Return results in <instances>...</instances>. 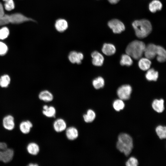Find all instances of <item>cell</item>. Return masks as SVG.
I'll return each mask as SVG.
<instances>
[{"label":"cell","mask_w":166,"mask_h":166,"mask_svg":"<svg viewBox=\"0 0 166 166\" xmlns=\"http://www.w3.org/2000/svg\"><path fill=\"white\" fill-rule=\"evenodd\" d=\"M117 149L128 156L131 152L133 147V140L132 137L126 133H121L118 137L116 144Z\"/></svg>","instance_id":"1"},{"label":"cell","mask_w":166,"mask_h":166,"mask_svg":"<svg viewBox=\"0 0 166 166\" xmlns=\"http://www.w3.org/2000/svg\"><path fill=\"white\" fill-rule=\"evenodd\" d=\"M132 26L136 36L140 38L147 37L152 30L150 22L146 19L136 20L132 23Z\"/></svg>","instance_id":"2"},{"label":"cell","mask_w":166,"mask_h":166,"mask_svg":"<svg viewBox=\"0 0 166 166\" xmlns=\"http://www.w3.org/2000/svg\"><path fill=\"white\" fill-rule=\"evenodd\" d=\"M146 45L142 41L135 40L132 41L127 45L125 50L126 54L133 58L138 60L141 58Z\"/></svg>","instance_id":"3"},{"label":"cell","mask_w":166,"mask_h":166,"mask_svg":"<svg viewBox=\"0 0 166 166\" xmlns=\"http://www.w3.org/2000/svg\"><path fill=\"white\" fill-rule=\"evenodd\" d=\"M14 156L13 150L8 148L6 143L0 142V161L8 163L12 160Z\"/></svg>","instance_id":"4"},{"label":"cell","mask_w":166,"mask_h":166,"mask_svg":"<svg viewBox=\"0 0 166 166\" xmlns=\"http://www.w3.org/2000/svg\"><path fill=\"white\" fill-rule=\"evenodd\" d=\"M132 92V88L129 85H124L119 87L117 90V93L119 98L122 100L129 99Z\"/></svg>","instance_id":"5"},{"label":"cell","mask_w":166,"mask_h":166,"mask_svg":"<svg viewBox=\"0 0 166 166\" xmlns=\"http://www.w3.org/2000/svg\"><path fill=\"white\" fill-rule=\"evenodd\" d=\"M109 26L115 34H120L125 29L124 25L120 21L117 19H113L108 23Z\"/></svg>","instance_id":"6"},{"label":"cell","mask_w":166,"mask_h":166,"mask_svg":"<svg viewBox=\"0 0 166 166\" xmlns=\"http://www.w3.org/2000/svg\"><path fill=\"white\" fill-rule=\"evenodd\" d=\"M9 15L10 22L13 24H18L27 21H34L32 19L18 13L13 14Z\"/></svg>","instance_id":"7"},{"label":"cell","mask_w":166,"mask_h":166,"mask_svg":"<svg viewBox=\"0 0 166 166\" xmlns=\"http://www.w3.org/2000/svg\"><path fill=\"white\" fill-rule=\"evenodd\" d=\"M157 45L149 44L146 46L144 53L146 57L150 60L154 59L156 55Z\"/></svg>","instance_id":"8"},{"label":"cell","mask_w":166,"mask_h":166,"mask_svg":"<svg viewBox=\"0 0 166 166\" xmlns=\"http://www.w3.org/2000/svg\"><path fill=\"white\" fill-rule=\"evenodd\" d=\"M68 57L69 60L71 63L80 64L81 63V61L84 58V55L81 52H78L73 51L70 52Z\"/></svg>","instance_id":"9"},{"label":"cell","mask_w":166,"mask_h":166,"mask_svg":"<svg viewBox=\"0 0 166 166\" xmlns=\"http://www.w3.org/2000/svg\"><path fill=\"white\" fill-rule=\"evenodd\" d=\"M2 122L3 127L6 130L11 131L14 128V118L10 115L5 116L2 119Z\"/></svg>","instance_id":"10"},{"label":"cell","mask_w":166,"mask_h":166,"mask_svg":"<svg viewBox=\"0 0 166 166\" xmlns=\"http://www.w3.org/2000/svg\"><path fill=\"white\" fill-rule=\"evenodd\" d=\"M92 57V63L95 66H100L102 65L104 59L102 54L98 52L95 51L91 54Z\"/></svg>","instance_id":"11"},{"label":"cell","mask_w":166,"mask_h":166,"mask_svg":"<svg viewBox=\"0 0 166 166\" xmlns=\"http://www.w3.org/2000/svg\"><path fill=\"white\" fill-rule=\"evenodd\" d=\"M164 101L163 99H156L152 102V107L154 111L160 113L163 112L164 109Z\"/></svg>","instance_id":"12"},{"label":"cell","mask_w":166,"mask_h":166,"mask_svg":"<svg viewBox=\"0 0 166 166\" xmlns=\"http://www.w3.org/2000/svg\"><path fill=\"white\" fill-rule=\"evenodd\" d=\"M66 124L63 119L59 118L56 120L54 122L53 127L54 130L57 132H62L66 128Z\"/></svg>","instance_id":"13"},{"label":"cell","mask_w":166,"mask_h":166,"mask_svg":"<svg viewBox=\"0 0 166 166\" xmlns=\"http://www.w3.org/2000/svg\"><path fill=\"white\" fill-rule=\"evenodd\" d=\"M55 26L58 31L62 32L67 29L68 23L65 20L60 18L57 19L56 21Z\"/></svg>","instance_id":"14"},{"label":"cell","mask_w":166,"mask_h":166,"mask_svg":"<svg viewBox=\"0 0 166 166\" xmlns=\"http://www.w3.org/2000/svg\"><path fill=\"white\" fill-rule=\"evenodd\" d=\"M65 134L67 138L71 140L76 139L78 136V130L73 127H69L67 128Z\"/></svg>","instance_id":"15"},{"label":"cell","mask_w":166,"mask_h":166,"mask_svg":"<svg viewBox=\"0 0 166 166\" xmlns=\"http://www.w3.org/2000/svg\"><path fill=\"white\" fill-rule=\"evenodd\" d=\"M102 52L107 56H111L114 54L116 51L115 46L111 44L105 43L102 48Z\"/></svg>","instance_id":"16"},{"label":"cell","mask_w":166,"mask_h":166,"mask_svg":"<svg viewBox=\"0 0 166 166\" xmlns=\"http://www.w3.org/2000/svg\"><path fill=\"white\" fill-rule=\"evenodd\" d=\"M33 124L29 120L22 122L19 125V129L21 132L24 134H27L30 132L33 127Z\"/></svg>","instance_id":"17"},{"label":"cell","mask_w":166,"mask_h":166,"mask_svg":"<svg viewBox=\"0 0 166 166\" xmlns=\"http://www.w3.org/2000/svg\"><path fill=\"white\" fill-rule=\"evenodd\" d=\"M139 59L138 63L139 68L143 71H146L148 69L151 64L150 60L146 57L140 58Z\"/></svg>","instance_id":"18"},{"label":"cell","mask_w":166,"mask_h":166,"mask_svg":"<svg viewBox=\"0 0 166 166\" xmlns=\"http://www.w3.org/2000/svg\"><path fill=\"white\" fill-rule=\"evenodd\" d=\"M38 97L40 100L46 102L52 101L53 98L52 94L47 90L41 91L39 94Z\"/></svg>","instance_id":"19"},{"label":"cell","mask_w":166,"mask_h":166,"mask_svg":"<svg viewBox=\"0 0 166 166\" xmlns=\"http://www.w3.org/2000/svg\"><path fill=\"white\" fill-rule=\"evenodd\" d=\"M156 55V59L158 62H163L165 61L166 52L165 49L162 47L157 45Z\"/></svg>","instance_id":"20"},{"label":"cell","mask_w":166,"mask_h":166,"mask_svg":"<svg viewBox=\"0 0 166 166\" xmlns=\"http://www.w3.org/2000/svg\"><path fill=\"white\" fill-rule=\"evenodd\" d=\"M28 152L32 155H36L39 152L40 148L39 145L34 142L29 143L26 147Z\"/></svg>","instance_id":"21"},{"label":"cell","mask_w":166,"mask_h":166,"mask_svg":"<svg viewBox=\"0 0 166 166\" xmlns=\"http://www.w3.org/2000/svg\"><path fill=\"white\" fill-rule=\"evenodd\" d=\"M43 114L46 117H54L56 114V110L55 108L53 106H48L44 105L43 107Z\"/></svg>","instance_id":"22"},{"label":"cell","mask_w":166,"mask_h":166,"mask_svg":"<svg viewBox=\"0 0 166 166\" xmlns=\"http://www.w3.org/2000/svg\"><path fill=\"white\" fill-rule=\"evenodd\" d=\"M145 74V77L148 81H156L158 77V73L153 69H149Z\"/></svg>","instance_id":"23"},{"label":"cell","mask_w":166,"mask_h":166,"mask_svg":"<svg viewBox=\"0 0 166 166\" xmlns=\"http://www.w3.org/2000/svg\"><path fill=\"white\" fill-rule=\"evenodd\" d=\"M162 7L161 3L158 0L152 1L150 3L149 5V10L152 13H155L157 10H160Z\"/></svg>","instance_id":"24"},{"label":"cell","mask_w":166,"mask_h":166,"mask_svg":"<svg viewBox=\"0 0 166 166\" xmlns=\"http://www.w3.org/2000/svg\"><path fill=\"white\" fill-rule=\"evenodd\" d=\"M96 114L95 112L92 109H88L86 114L83 115L84 121L87 123H90L93 122L95 120Z\"/></svg>","instance_id":"25"},{"label":"cell","mask_w":166,"mask_h":166,"mask_svg":"<svg viewBox=\"0 0 166 166\" xmlns=\"http://www.w3.org/2000/svg\"><path fill=\"white\" fill-rule=\"evenodd\" d=\"M133 61L131 57L127 54L122 55L120 61L121 65L130 66L132 65Z\"/></svg>","instance_id":"26"},{"label":"cell","mask_w":166,"mask_h":166,"mask_svg":"<svg viewBox=\"0 0 166 166\" xmlns=\"http://www.w3.org/2000/svg\"><path fill=\"white\" fill-rule=\"evenodd\" d=\"M92 85L96 89H99L104 86V80L102 77H98L93 80L92 81Z\"/></svg>","instance_id":"27"},{"label":"cell","mask_w":166,"mask_h":166,"mask_svg":"<svg viewBox=\"0 0 166 166\" xmlns=\"http://www.w3.org/2000/svg\"><path fill=\"white\" fill-rule=\"evenodd\" d=\"M156 132L159 138L161 139H165L166 137V127L159 125L157 126L156 129Z\"/></svg>","instance_id":"28"},{"label":"cell","mask_w":166,"mask_h":166,"mask_svg":"<svg viewBox=\"0 0 166 166\" xmlns=\"http://www.w3.org/2000/svg\"><path fill=\"white\" fill-rule=\"evenodd\" d=\"M114 109L117 111H120L124 109L125 106L123 101L120 99H116L113 102V104Z\"/></svg>","instance_id":"29"},{"label":"cell","mask_w":166,"mask_h":166,"mask_svg":"<svg viewBox=\"0 0 166 166\" xmlns=\"http://www.w3.org/2000/svg\"><path fill=\"white\" fill-rule=\"evenodd\" d=\"M10 81V78L9 75L5 74L2 76L0 77V86L3 88L8 86Z\"/></svg>","instance_id":"30"},{"label":"cell","mask_w":166,"mask_h":166,"mask_svg":"<svg viewBox=\"0 0 166 166\" xmlns=\"http://www.w3.org/2000/svg\"><path fill=\"white\" fill-rule=\"evenodd\" d=\"M5 2L4 7L7 11H10L14 8V4L13 0H3Z\"/></svg>","instance_id":"31"},{"label":"cell","mask_w":166,"mask_h":166,"mask_svg":"<svg viewBox=\"0 0 166 166\" xmlns=\"http://www.w3.org/2000/svg\"><path fill=\"white\" fill-rule=\"evenodd\" d=\"M9 34V31L6 27H3L0 29V39L3 40L6 38Z\"/></svg>","instance_id":"32"},{"label":"cell","mask_w":166,"mask_h":166,"mask_svg":"<svg viewBox=\"0 0 166 166\" xmlns=\"http://www.w3.org/2000/svg\"><path fill=\"white\" fill-rule=\"evenodd\" d=\"M138 164V160L133 157H130L125 163L126 166H137Z\"/></svg>","instance_id":"33"},{"label":"cell","mask_w":166,"mask_h":166,"mask_svg":"<svg viewBox=\"0 0 166 166\" xmlns=\"http://www.w3.org/2000/svg\"><path fill=\"white\" fill-rule=\"evenodd\" d=\"M9 23V15L4 14L0 17V26L5 25Z\"/></svg>","instance_id":"34"},{"label":"cell","mask_w":166,"mask_h":166,"mask_svg":"<svg viewBox=\"0 0 166 166\" xmlns=\"http://www.w3.org/2000/svg\"><path fill=\"white\" fill-rule=\"evenodd\" d=\"M8 50L7 45L4 43L0 42V55L3 56L5 55Z\"/></svg>","instance_id":"35"},{"label":"cell","mask_w":166,"mask_h":166,"mask_svg":"<svg viewBox=\"0 0 166 166\" xmlns=\"http://www.w3.org/2000/svg\"><path fill=\"white\" fill-rule=\"evenodd\" d=\"M3 7L2 4L0 2V17L4 14Z\"/></svg>","instance_id":"36"},{"label":"cell","mask_w":166,"mask_h":166,"mask_svg":"<svg viewBox=\"0 0 166 166\" xmlns=\"http://www.w3.org/2000/svg\"><path fill=\"white\" fill-rule=\"evenodd\" d=\"M111 4H115L117 3L120 0H108Z\"/></svg>","instance_id":"37"},{"label":"cell","mask_w":166,"mask_h":166,"mask_svg":"<svg viewBox=\"0 0 166 166\" xmlns=\"http://www.w3.org/2000/svg\"><path fill=\"white\" fill-rule=\"evenodd\" d=\"M28 165L29 166H38V165L37 164L31 163H30Z\"/></svg>","instance_id":"38"}]
</instances>
